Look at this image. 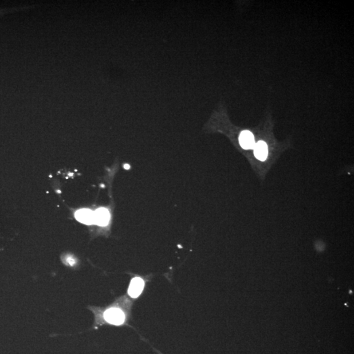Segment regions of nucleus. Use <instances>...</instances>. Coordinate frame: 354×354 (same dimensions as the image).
<instances>
[{"label": "nucleus", "mask_w": 354, "mask_h": 354, "mask_svg": "<svg viewBox=\"0 0 354 354\" xmlns=\"http://www.w3.org/2000/svg\"><path fill=\"white\" fill-rule=\"evenodd\" d=\"M248 336H250L251 339H257V337H260V332H259L257 329L251 328L248 330Z\"/></svg>", "instance_id": "1"}]
</instances>
